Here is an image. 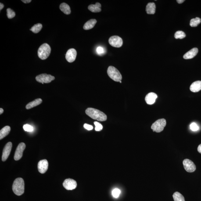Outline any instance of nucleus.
<instances>
[{
    "label": "nucleus",
    "mask_w": 201,
    "mask_h": 201,
    "mask_svg": "<svg viewBox=\"0 0 201 201\" xmlns=\"http://www.w3.org/2000/svg\"><path fill=\"white\" fill-rule=\"evenodd\" d=\"M86 114L91 118L99 121H105L107 120V116L103 112L94 108H89L85 111Z\"/></svg>",
    "instance_id": "f257e3e1"
},
{
    "label": "nucleus",
    "mask_w": 201,
    "mask_h": 201,
    "mask_svg": "<svg viewBox=\"0 0 201 201\" xmlns=\"http://www.w3.org/2000/svg\"><path fill=\"white\" fill-rule=\"evenodd\" d=\"M12 190L16 195H21L24 192V182L23 178H16L14 181L12 185Z\"/></svg>",
    "instance_id": "f03ea898"
},
{
    "label": "nucleus",
    "mask_w": 201,
    "mask_h": 201,
    "mask_svg": "<svg viewBox=\"0 0 201 201\" xmlns=\"http://www.w3.org/2000/svg\"><path fill=\"white\" fill-rule=\"evenodd\" d=\"M51 49L50 47L47 43H44L40 46L38 51L39 58L42 60L47 59L50 54Z\"/></svg>",
    "instance_id": "7ed1b4c3"
},
{
    "label": "nucleus",
    "mask_w": 201,
    "mask_h": 201,
    "mask_svg": "<svg viewBox=\"0 0 201 201\" xmlns=\"http://www.w3.org/2000/svg\"><path fill=\"white\" fill-rule=\"evenodd\" d=\"M107 74L109 77L116 82L121 81L122 77L120 72L116 67L110 66L107 69Z\"/></svg>",
    "instance_id": "20e7f679"
},
{
    "label": "nucleus",
    "mask_w": 201,
    "mask_h": 201,
    "mask_svg": "<svg viewBox=\"0 0 201 201\" xmlns=\"http://www.w3.org/2000/svg\"><path fill=\"white\" fill-rule=\"evenodd\" d=\"M166 125V121L165 119H162L156 120L155 123L152 124L151 129L153 131L157 133H159L163 131L165 126Z\"/></svg>",
    "instance_id": "39448f33"
},
{
    "label": "nucleus",
    "mask_w": 201,
    "mask_h": 201,
    "mask_svg": "<svg viewBox=\"0 0 201 201\" xmlns=\"http://www.w3.org/2000/svg\"><path fill=\"white\" fill-rule=\"evenodd\" d=\"M36 79L38 82L44 84V83L47 84L51 82L52 80H55V77L50 75L44 73L37 76L36 77Z\"/></svg>",
    "instance_id": "423d86ee"
},
{
    "label": "nucleus",
    "mask_w": 201,
    "mask_h": 201,
    "mask_svg": "<svg viewBox=\"0 0 201 201\" xmlns=\"http://www.w3.org/2000/svg\"><path fill=\"white\" fill-rule=\"evenodd\" d=\"M109 42L112 46L119 48L123 45V41L122 38L118 36H113L109 38Z\"/></svg>",
    "instance_id": "0eeeda50"
},
{
    "label": "nucleus",
    "mask_w": 201,
    "mask_h": 201,
    "mask_svg": "<svg viewBox=\"0 0 201 201\" xmlns=\"http://www.w3.org/2000/svg\"><path fill=\"white\" fill-rule=\"evenodd\" d=\"M26 147V145L24 143H21L19 144L16 148L14 156V158L15 160L18 161L23 156V151Z\"/></svg>",
    "instance_id": "6e6552de"
},
{
    "label": "nucleus",
    "mask_w": 201,
    "mask_h": 201,
    "mask_svg": "<svg viewBox=\"0 0 201 201\" xmlns=\"http://www.w3.org/2000/svg\"><path fill=\"white\" fill-rule=\"evenodd\" d=\"M185 170L188 173H192L196 170V166L192 161L188 159H184L183 161Z\"/></svg>",
    "instance_id": "1a4fd4ad"
},
{
    "label": "nucleus",
    "mask_w": 201,
    "mask_h": 201,
    "mask_svg": "<svg viewBox=\"0 0 201 201\" xmlns=\"http://www.w3.org/2000/svg\"><path fill=\"white\" fill-rule=\"evenodd\" d=\"M63 185L65 189L68 190H71L77 188V182L75 180L71 178H68L65 180Z\"/></svg>",
    "instance_id": "9d476101"
},
{
    "label": "nucleus",
    "mask_w": 201,
    "mask_h": 201,
    "mask_svg": "<svg viewBox=\"0 0 201 201\" xmlns=\"http://www.w3.org/2000/svg\"><path fill=\"white\" fill-rule=\"evenodd\" d=\"M12 146V143L11 142H8L5 145L3 151L2 156V161H5L9 157L11 151Z\"/></svg>",
    "instance_id": "9b49d317"
},
{
    "label": "nucleus",
    "mask_w": 201,
    "mask_h": 201,
    "mask_svg": "<svg viewBox=\"0 0 201 201\" xmlns=\"http://www.w3.org/2000/svg\"><path fill=\"white\" fill-rule=\"evenodd\" d=\"M77 52L74 48H70L67 51L66 55V59L69 63H72L75 60Z\"/></svg>",
    "instance_id": "f8f14e48"
},
{
    "label": "nucleus",
    "mask_w": 201,
    "mask_h": 201,
    "mask_svg": "<svg viewBox=\"0 0 201 201\" xmlns=\"http://www.w3.org/2000/svg\"><path fill=\"white\" fill-rule=\"evenodd\" d=\"M48 162L46 159L40 161L38 164L39 172L41 174H44L48 170Z\"/></svg>",
    "instance_id": "ddd939ff"
},
{
    "label": "nucleus",
    "mask_w": 201,
    "mask_h": 201,
    "mask_svg": "<svg viewBox=\"0 0 201 201\" xmlns=\"http://www.w3.org/2000/svg\"><path fill=\"white\" fill-rule=\"evenodd\" d=\"M157 95L155 93L151 92L147 94L146 96L145 100L146 103L149 105L153 104L155 103Z\"/></svg>",
    "instance_id": "4468645a"
},
{
    "label": "nucleus",
    "mask_w": 201,
    "mask_h": 201,
    "mask_svg": "<svg viewBox=\"0 0 201 201\" xmlns=\"http://www.w3.org/2000/svg\"><path fill=\"white\" fill-rule=\"evenodd\" d=\"M198 52V49L197 48H194L187 52L184 55V59H192L196 56Z\"/></svg>",
    "instance_id": "2eb2a0df"
},
{
    "label": "nucleus",
    "mask_w": 201,
    "mask_h": 201,
    "mask_svg": "<svg viewBox=\"0 0 201 201\" xmlns=\"http://www.w3.org/2000/svg\"><path fill=\"white\" fill-rule=\"evenodd\" d=\"M190 90L192 92H197L201 90V81L198 80L192 83L190 87Z\"/></svg>",
    "instance_id": "dca6fc26"
},
{
    "label": "nucleus",
    "mask_w": 201,
    "mask_h": 201,
    "mask_svg": "<svg viewBox=\"0 0 201 201\" xmlns=\"http://www.w3.org/2000/svg\"><path fill=\"white\" fill-rule=\"evenodd\" d=\"M101 7H102L101 4L99 2H97L95 5L91 4L89 5L88 7V9L91 12L97 13V12H99L102 11Z\"/></svg>",
    "instance_id": "f3484780"
},
{
    "label": "nucleus",
    "mask_w": 201,
    "mask_h": 201,
    "mask_svg": "<svg viewBox=\"0 0 201 201\" xmlns=\"http://www.w3.org/2000/svg\"><path fill=\"white\" fill-rule=\"evenodd\" d=\"M156 10V5L154 3L150 2L147 4L146 11L148 14H154Z\"/></svg>",
    "instance_id": "a211bd4d"
},
{
    "label": "nucleus",
    "mask_w": 201,
    "mask_h": 201,
    "mask_svg": "<svg viewBox=\"0 0 201 201\" xmlns=\"http://www.w3.org/2000/svg\"><path fill=\"white\" fill-rule=\"evenodd\" d=\"M97 21L95 19H91L89 20L84 24L83 28L85 30H89L95 26Z\"/></svg>",
    "instance_id": "6ab92c4d"
},
{
    "label": "nucleus",
    "mask_w": 201,
    "mask_h": 201,
    "mask_svg": "<svg viewBox=\"0 0 201 201\" xmlns=\"http://www.w3.org/2000/svg\"><path fill=\"white\" fill-rule=\"evenodd\" d=\"M42 102V100L41 98H38V99L34 100L30 102L26 106V109H32L35 107L40 104Z\"/></svg>",
    "instance_id": "aec40b11"
},
{
    "label": "nucleus",
    "mask_w": 201,
    "mask_h": 201,
    "mask_svg": "<svg viewBox=\"0 0 201 201\" xmlns=\"http://www.w3.org/2000/svg\"><path fill=\"white\" fill-rule=\"evenodd\" d=\"M11 131V127L9 126H6L0 131V139L2 140L9 134Z\"/></svg>",
    "instance_id": "412c9836"
},
{
    "label": "nucleus",
    "mask_w": 201,
    "mask_h": 201,
    "mask_svg": "<svg viewBox=\"0 0 201 201\" xmlns=\"http://www.w3.org/2000/svg\"><path fill=\"white\" fill-rule=\"evenodd\" d=\"M60 9L66 15L70 14L71 13V10L70 6L67 4L63 3L60 4Z\"/></svg>",
    "instance_id": "4be33fe9"
},
{
    "label": "nucleus",
    "mask_w": 201,
    "mask_h": 201,
    "mask_svg": "<svg viewBox=\"0 0 201 201\" xmlns=\"http://www.w3.org/2000/svg\"><path fill=\"white\" fill-rule=\"evenodd\" d=\"M173 197L174 201H185L184 197L178 192H174Z\"/></svg>",
    "instance_id": "5701e85b"
},
{
    "label": "nucleus",
    "mask_w": 201,
    "mask_h": 201,
    "mask_svg": "<svg viewBox=\"0 0 201 201\" xmlns=\"http://www.w3.org/2000/svg\"><path fill=\"white\" fill-rule=\"evenodd\" d=\"M42 25L41 23H38L34 25L31 29L30 30H31L33 33H38L41 31V29L42 28Z\"/></svg>",
    "instance_id": "b1692460"
},
{
    "label": "nucleus",
    "mask_w": 201,
    "mask_h": 201,
    "mask_svg": "<svg viewBox=\"0 0 201 201\" xmlns=\"http://www.w3.org/2000/svg\"><path fill=\"white\" fill-rule=\"evenodd\" d=\"M201 22V19L199 17L191 19L190 22V26L192 27H197L198 25L200 24Z\"/></svg>",
    "instance_id": "393cba45"
},
{
    "label": "nucleus",
    "mask_w": 201,
    "mask_h": 201,
    "mask_svg": "<svg viewBox=\"0 0 201 201\" xmlns=\"http://www.w3.org/2000/svg\"><path fill=\"white\" fill-rule=\"evenodd\" d=\"M185 33L181 31H177L174 35L175 38L176 39H183L185 38Z\"/></svg>",
    "instance_id": "a878e982"
},
{
    "label": "nucleus",
    "mask_w": 201,
    "mask_h": 201,
    "mask_svg": "<svg viewBox=\"0 0 201 201\" xmlns=\"http://www.w3.org/2000/svg\"><path fill=\"white\" fill-rule=\"evenodd\" d=\"M7 11V16L8 18L12 19L14 17L16 16V13L13 11L11 9V8H8L6 10Z\"/></svg>",
    "instance_id": "bb28decb"
},
{
    "label": "nucleus",
    "mask_w": 201,
    "mask_h": 201,
    "mask_svg": "<svg viewBox=\"0 0 201 201\" xmlns=\"http://www.w3.org/2000/svg\"><path fill=\"white\" fill-rule=\"evenodd\" d=\"M121 193V191L118 188H116L113 190L112 192V195L114 197L117 198L119 197Z\"/></svg>",
    "instance_id": "cd10ccee"
},
{
    "label": "nucleus",
    "mask_w": 201,
    "mask_h": 201,
    "mask_svg": "<svg viewBox=\"0 0 201 201\" xmlns=\"http://www.w3.org/2000/svg\"><path fill=\"white\" fill-rule=\"evenodd\" d=\"M190 129L192 131H197L199 130V127L195 123H192L190 125Z\"/></svg>",
    "instance_id": "c85d7f7f"
},
{
    "label": "nucleus",
    "mask_w": 201,
    "mask_h": 201,
    "mask_svg": "<svg viewBox=\"0 0 201 201\" xmlns=\"http://www.w3.org/2000/svg\"><path fill=\"white\" fill-rule=\"evenodd\" d=\"M94 124L95 126V130L96 131H100L102 129L103 126L100 123L98 122L95 121L94 122Z\"/></svg>",
    "instance_id": "c756f323"
},
{
    "label": "nucleus",
    "mask_w": 201,
    "mask_h": 201,
    "mask_svg": "<svg viewBox=\"0 0 201 201\" xmlns=\"http://www.w3.org/2000/svg\"><path fill=\"white\" fill-rule=\"evenodd\" d=\"M23 129L25 131L31 132L33 130V127L31 126L29 124H25L23 126Z\"/></svg>",
    "instance_id": "7c9ffc66"
},
{
    "label": "nucleus",
    "mask_w": 201,
    "mask_h": 201,
    "mask_svg": "<svg viewBox=\"0 0 201 201\" xmlns=\"http://www.w3.org/2000/svg\"><path fill=\"white\" fill-rule=\"evenodd\" d=\"M97 52L98 55H102V54H103L104 53V50L102 47L99 46L97 48Z\"/></svg>",
    "instance_id": "2f4dec72"
},
{
    "label": "nucleus",
    "mask_w": 201,
    "mask_h": 201,
    "mask_svg": "<svg viewBox=\"0 0 201 201\" xmlns=\"http://www.w3.org/2000/svg\"><path fill=\"white\" fill-rule=\"evenodd\" d=\"M84 127L85 128L88 130H92V129H93V127L92 126L90 125L87 124H85L84 125Z\"/></svg>",
    "instance_id": "473e14b6"
},
{
    "label": "nucleus",
    "mask_w": 201,
    "mask_h": 201,
    "mask_svg": "<svg viewBox=\"0 0 201 201\" xmlns=\"http://www.w3.org/2000/svg\"><path fill=\"white\" fill-rule=\"evenodd\" d=\"M22 2L25 4H28L31 2V0H22Z\"/></svg>",
    "instance_id": "72a5a7b5"
},
{
    "label": "nucleus",
    "mask_w": 201,
    "mask_h": 201,
    "mask_svg": "<svg viewBox=\"0 0 201 201\" xmlns=\"http://www.w3.org/2000/svg\"><path fill=\"white\" fill-rule=\"evenodd\" d=\"M197 151L199 153H201V144L197 148Z\"/></svg>",
    "instance_id": "f704fd0d"
},
{
    "label": "nucleus",
    "mask_w": 201,
    "mask_h": 201,
    "mask_svg": "<svg viewBox=\"0 0 201 201\" xmlns=\"http://www.w3.org/2000/svg\"><path fill=\"white\" fill-rule=\"evenodd\" d=\"M184 0H177V2L178 3V4H181L183 3V2H184Z\"/></svg>",
    "instance_id": "c9c22d12"
},
{
    "label": "nucleus",
    "mask_w": 201,
    "mask_h": 201,
    "mask_svg": "<svg viewBox=\"0 0 201 201\" xmlns=\"http://www.w3.org/2000/svg\"><path fill=\"white\" fill-rule=\"evenodd\" d=\"M4 4L1 3H0V10L1 11L4 8Z\"/></svg>",
    "instance_id": "e433bc0d"
},
{
    "label": "nucleus",
    "mask_w": 201,
    "mask_h": 201,
    "mask_svg": "<svg viewBox=\"0 0 201 201\" xmlns=\"http://www.w3.org/2000/svg\"><path fill=\"white\" fill-rule=\"evenodd\" d=\"M4 112V109H2V108H1L0 109V114H2Z\"/></svg>",
    "instance_id": "4c0bfd02"
},
{
    "label": "nucleus",
    "mask_w": 201,
    "mask_h": 201,
    "mask_svg": "<svg viewBox=\"0 0 201 201\" xmlns=\"http://www.w3.org/2000/svg\"><path fill=\"white\" fill-rule=\"evenodd\" d=\"M120 83H121V81H120Z\"/></svg>",
    "instance_id": "58836bf2"
}]
</instances>
